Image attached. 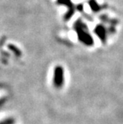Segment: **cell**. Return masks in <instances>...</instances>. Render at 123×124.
Instances as JSON below:
<instances>
[{
    "label": "cell",
    "instance_id": "obj_3",
    "mask_svg": "<svg viewBox=\"0 0 123 124\" xmlns=\"http://www.w3.org/2000/svg\"><path fill=\"white\" fill-rule=\"evenodd\" d=\"M55 75V83L57 85H61L62 83V70L60 67L57 69Z\"/></svg>",
    "mask_w": 123,
    "mask_h": 124
},
{
    "label": "cell",
    "instance_id": "obj_2",
    "mask_svg": "<svg viewBox=\"0 0 123 124\" xmlns=\"http://www.w3.org/2000/svg\"><path fill=\"white\" fill-rule=\"evenodd\" d=\"M94 32L97 34V35L98 36V38L100 39L101 43L105 44L106 42V38H107V32L106 31V28L101 26H98L95 28Z\"/></svg>",
    "mask_w": 123,
    "mask_h": 124
},
{
    "label": "cell",
    "instance_id": "obj_1",
    "mask_svg": "<svg viewBox=\"0 0 123 124\" xmlns=\"http://www.w3.org/2000/svg\"><path fill=\"white\" fill-rule=\"evenodd\" d=\"M77 32L78 35V38L83 43H85L87 46H91L94 44V39L91 37V35L86 31L85 29H83L82 27H78L77 28Z\"/></svg>",
    "mask_w": 123,
    "mask_h": 124
}]
</instances>
